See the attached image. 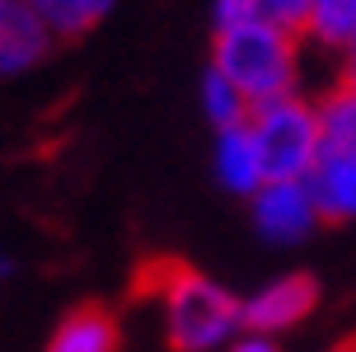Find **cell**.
Instances as JSON below:
<instances>
[{
	"label": "cell",
	"instance_id": "1",
	"mask_svg": "<svg viewBox=\"0 0 356 352\" xmlns=\"http://www.w3.org/2000/svg\"><path fill=\"white\" fill-rule=\"evenodd\" d=\"M145 282L164 305V334L174 352H225L244 334V300L188 263H150Z\"/></svg>",
	"mask_w": 356,
	"mask_h": 352
},
{
	"label": "cell",
	"instance_id": "2",
	"mask_svg": "<svg viewBox=\"0 0 356 352\" xmlns=\"http://www.w3.org/2000/svg\"><path fill=\"white\" fill-rule=\"evenodd\" d=\"M300 47L305 38L286 33L267 19H253V24L216 33L211 66L225 70L244 89V99L258 108L272 99H286V94H300Z\"/></svg>",
	"mask_w": 356,
	"mask_h": 352
},
{
	"label": "cell",
	"instance_id": "3",
	"mask_svg": "<svg viewBox=\"0 0 356 352\" xmlns=\"http://www.w3.org/2000/svg\"><path fill=\"white\" fill-rule=\"evenodd\" d=\"M253 137L263 146L267 183L272 178H309V169L323 155V132H319V104L309 94H286L272 104L253 108Z\"/></svg>",
	"mask_w": 356,
	"mask_h": 352
},
{
	"label": "cell",
	"instance_id": "4",
	"mask_svg": "<svg viewBox=\"0 0 356 352\" xmlns=\"http://www.w3.org/2000/svg\"><path fill=\"white\" fill-rule=\"evenodd\" d=\"M249 202H253L258 235L272 240V245H300L323 221L305 178H272V183H263V193H253Z\"/></svg>",
	"mask_w": 356,
	"mask_h": 352
},
{
	"label": "cell",
	"instance_id": "5",
	"mask_svg": "<svg viewBox=\"0 0 356 352\" xmlns=\"http://www.w3.org/2000/svg\"><path fill=\"white\" fill-rule=\"evenodd\" d=\"M314 305H319V282L309 277V273L272 277L263 291L244 296V334L277 338V334H286V329H296L300 319H309Z\"/></svg>",
	"mask_w": 356,
	"mask_h": 352
},
{
	"label": "cell",
	"instance_id": "6",
	"mask_svg": "<svg viewBox=\"0 0 356 352\" xmlns=\"http://www.w3.org/2000/svg\"><path fill=\"white\" fill-rule=\"evenodd\" d=\"M52 47H56L52 29H47L24 0H10V10L0 15V80L42 66Z\"/></svg>",
	"mask_w": 356,
	"mask_h": 352
},
{
	"label": "cell",
	"instance_id": "7",
	"mask_svg": "<svg viewBox=\"0 0 356 352\" xmlns=\"http://www.w3.org/2000/svg\"><path fill=\"white\" fill-rule=\"evenodd\" d=\"M216 178L239 197L263 193L267 164H263V146H258V137H253L249 123L220 127V132H216Z\"/></svg>",
	"mask_w": 356,
	"mask_h": 352
},
{
	"label": "cell",
	"instance_id": "8",
	"mask_svg": "<svg viewBox=\"0 0 356 352\" xmlns=\"http://www.w3.org/2000/svg\"><path fill=\"white\" fill-rule=\"evenodd\" d=\"M122 348V329L104 305H75L47 338L42 352H118Z\"/></svg>",
	"mask_w": 356,
	"mask_h": 352
},
{
	"label": "cell",
	"instance_id": "9",
	"mask_svg": "<svg viewBox=\"0 0 356 352\" xmlns=\"http://www.w3.org/2000/svg\"><path fill=\"white\" fill-rule=\"evenodd\" d=\"M309 193L323 221H356V160L352 155H319L309 169Z\"/></svg>",
	"mask_w": 356,
	"mask_h": 352
},
{
	"label": "cell",
	"instance_id": "10",
	"mask_svg": "<svg viewBox=\"0 0 356 352\" xmlns=\"http://www.w3.org/2000/svg\"><path fill=\"white\" fill-rule=\"evenodd\" d=\"M305 43H309L314 52L342 56L356 43V0H314Z\"/></svg>",
	"mask_w": 356,
	"mask_h": 352
},
{
	"label": "cell",
	"instance_id": "11",
	"mask_svg": "<svg viewBox=\"0 0 356 352\" xmlns=\"http://www.w3.org/2000/svg\"><path fill=\"white\" fill-rule=\"evenodd\" d=\"M314 104H319L323 155H352L356 160V94L333 85V89H323Z\"/></svg>",
	"mask_w": 356,
	"mask_h": 352
},
{
	"label": "cell",
	"instance_id": "12",
	"mask_svg": "<svg viewBox=\"0 0 356 352\" xmlns=\"http://www.w3.org/2000/svg\"><path fill=\"white\" fill-rule=\"evenodd\" d=\"M24 5L52 29L56 43H71V38L89 33V29L113 10V0H24Z\"/></svg>",
	"mask_w": 356,
	"mask_h": 352
},
{
	"label": "cell",
	"instance_id": "13",
	"mask_svg": "<svg viewBox=\"0 0 356 352\" xmlns=\"http://www.w3.org/2000/svg\"><path fill=\"white\" fill-rule=\"evenodd\" d=\"M202 113H207V123L220 132V127H239L253 118V104L244 99V89L234 85L225 70H207L202 75Z\"/></svg>",
	"mask_w": 356,
	"mask_h": 352
},
{
	"label": "cell",
	"instance_id": "14",
	"mask_svg": "<svg viewBox=\"0 0 356 352\" xmlns=\"http://www.w3.org/2000/svg\"><path fill=\"white\" fill-rule=\"evenodd\" d=\"M309 15H314V0H263L267 24H277V29H286V33H296V38H305Z\"/></svg>",
	"mask_w": 356,
	"mask_h": 352
},
{
	"label": "cell",
	"instance_id": "15",
	"mask_svg": "<svg viewBox=\"0 0 356 352\" xmlns=\"http://www.w3.org/2000/svg\"><path fill=\"white\" fill-rule=\"evenodd\" d=\"M211 19H216V33L253 24V19H263V0H211Z\"/></svg>",
	"mask_w": 356,
	"mask_h": 352
},
{
	"label": "cell",
	"instance_id": "16",
	"mask_svg": "<svg viewBox=\"0 0 356 352\" xmlns=\"http://www.w3.org/2000/svg\"><path fill=\"white\" fill-rule=\"evenodd\" d=\"M225 352H277V343H272L267 334H239Z\"/></svg>",
	"mask_w": 356,
	"mask_h": 352
},
{
	"label": "cell",
	"instance_id": "17",
	"mask_svg": "<svg viewBox=\"0 0 356 352\" xmlns=\"http://www.w3.org/2000/svg\"><path fill=\"white\" fill-rule=\"evenodd\" d=\"M338 61H342V66H338V85L356 94V43H352V47H347V52L338 56Z\"/></svg>",
	"mask_w": 356,
	"mask_h": 352
},
{
	"label": "cell",
	"instance_id": "18",
	"mask_svg": "<svg viewBox=\"0 0 356 352\" xmlns=\"http://www.w3.org/2000/svg\"><path fill=\"white\" fill-rule=\"evenodd\" d=\"M15 273V263H10V254H0V277H10Z\"/></svg>",
	"mask_w": 356,
	"mask_h": 352
},
{
	"label": "cell",
	"instance_id": "19",
	"mask_svg": "<svg viewBox=\"0 0 356 352\" xmlns=\"http://www.w3.org/2000/svg\"><path fill=\"white\" fill-rule=\"evenodd\" d=\"M333 352H356V338H352V343H342V348H333Z\"/></svg>",
	"mask_w": 356,
	"mask_h": 352
},
{
	"label": "cell",
	"instance_id": "20",
	"mask_svg": "<svg viewBox=\"0 0 356 352\" xmlns=\"http://www.w3.org/2000/svg\"><path fill=\"white\" fill-rule=\"evenodd\" d=\"M5 10H10V0H0V15H5Z\"/></svg>",
	"mask_w": 356,
	"mask_h": 352
}]
</instances>
